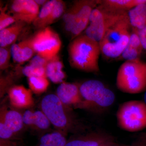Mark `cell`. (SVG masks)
<instances>
[{
  "label": "cell",
  "mask_w": 146,
  "mask_h": 146,
  "mask_svg": "<svg viewBox=\"0 0 146 146\" xmlns=\"http://www.w3.org/2000/svg\"><path fill=\"white\" fill-rule=\"evenodd\" d=\"M70 63L73 68L87 72L100 71V54L99 43L85 35H80L71 42L68 47Z\"/></svg>",
  "instance_id": "cell-1"
},
{
  "label": "cell",
  "mask_w": 146,
  "mask_h": 146,
  "mask_svg": "<svg viewBox=\"0 0 146 146\" xmlns=\"http://www.w3.org/2000/svg\"><path fill=\"white\" fill-rule=\"evenodd\" d=\"M116 85L123 93L136 94L146 89V63L140 59L126 61L120 66Z\"/></svg>",
  "instance_id": "cell-2"
},
{
  "label": "cell",
  "mask_w": 146,
  "mask_h": 146,
  "mask_svg": "<svg viewBox=\"0 0 146 146\" xmlns=\"http://www.w3.org/2000/svg\"><path fill=\"white\" fill-rule=\"evenodd\" d=\"M132 29L127 12L108 30L99 42L102 53L109 58L121 55L129 42Z\"/></svg>",
  "instance_id": "cell-3"
},
{
  "label": "cell",
  "mask_w": 146,
  "mask_h": 146,
  "mask_svg": "<svg viewBox=\"0 0 146 146\" xmlns=\"http://www.w3.org/2000/svg\"><path fill=\"white\" fill-rule=\"evenodd\" d=\"M100 1H77L63 16L65 31L70 33L72 39L80 35L89 25L92 11L98 5Z\"/></svg>",
  "instance_id": "cell-4"
},
{
  "label": "cell",
  "mask_w": 146,
  "mask_h": 146,
  "mask_svg": "<svg viewBox=\"0 0 146 146\" xmlns=\"http://www.w3.org/2000/svg\"><path fill=\"white\" fill-rule=\"evenodd\" d=\"M127 12L110 9L99 3L91 12L85 35L99 43L108 30Z\"/></svg>",
  "instance_id": "cell-5"
},
{
  "label": "cell",
  "mask_w": 146,
  "mask_h": 146,
  "mask_svg": "<svg viewBox=\"0 0 146 146\" xmlns=\"http://www.w3.org/2000/svg\"><path fill=\"white\" fill-rule=\"evenodd\" d=\"M117 122L121 129L130 132L146 128V105L143 101L132 100L120 105L116 113Z\"/></svg>",
  "instance_id": "cell-6"
},
{
  "label": "cell",
  "mask_w": 146,
  "mask_h": 146,
  "mask_svg": "<svg viewBox=\"0 0 146 146\" xmlns=\"http://www.w3.org/2000/svg\"><path fill=\"white\" fill-rule=\"evenodd\" d=\"M68 107L56 94H48L43 98L41 102V110L50 123L60 131L70 130L74 123Z\"/></svg>",
  "instance_id": "cell-7"
},
{
  "label": "cell",
  "mask_w": 146,
  "mask_h": 146,
  "mask_svg": "<svg viewBox=\"0 0 146 146\" xmlns=\"http://www.w3.org/2000/svg\"><path fill=\"white\" fill-rule=\"evenodd\" d=\"M36 54L50 59L57 55L61 46L59 35L49 27L42 29L32 37Z\"/></svg>",
  "instance_id": "cell-8"
},
{
  "label": "cell",
  "mask_w": 146,
  "mask_h": 146,
  "mask_svg": "<svg viewBox=\"0 0 146 146\" xmlns=\"http://www.w3.org/2000/svg\"><path fill=\"white\" fill-rule=\"evenodd\" d=\"M11 9L16 21L26 24L33 23L40 11L39 6L34 0H15Z\"/></svg>",
  "instance_id": "cell-9"
},
{
  "label": "cell",
  "mask_w": 146,
  "mask_h": 146,
  "mask_svg": "<svg viewBox=\"0 0 146 146\" xmlns=\"http://www.w3.org/2000/svg\"><path fill=\"white\" fill-rule=\"evenodd\" d=\"M106 87L102 82L97 80H87L80 85V90L83 100L80 108L90 110Z\"/></svg>",
  "instance_id": "cell-10"
},
{
  "label": "cell",
  "mask_w": 146,
  "mask_h": 146,
  "mask_svg": "<svg viewBox=\"0 0 146 146\" xmlns=\"http://www.w3.org/2000/svg\"><path fill=\"white\" fill-rule=\"evenodd\" d=\"M56 95L63 104L68 107L74 106L80 108L83 102L80 86L76 84L65 82L60 84Z\"/></svg>",
  "instance_id": "cell-11"
},
{
  "label": "cell",
  "mask_w": 146,
  "mask_h": 146,
  "mask_svg": "<svg viewBox=\"0 0 146 146\" xmlns=\"http://www.w3.org/2000/svg\"><path fill=\"white\" fill-rule=\"evenodd\" d=\"M32 92L23 85L11 86L8 90L10 104L17 109H27L34 105Z\"/></svg>",
  "instance_id": "cell-12"
},
{
  "label": "cell",
  "mask_w": 146,
  "mask_h": 146,
  "mask_svg": "<svg viewBox=\"0 0 146 146\" xmlns=\"http://www.w3.org/2000/svg\"><path fill=\"white\" fill-rule=\"evenodd\" d=\"M11 51L13 60L18 63H24L30 60L36 53L32 37L13 44L11 46Z\"/></svg>",
  "instance_id": "cell-13"
},
{
  "label": "cell",
  "mask_w": 146,
  "mask_h": 146,
  "mask_svg": "<svg viewBox=\"0 0 146 146\" xmlns=\"http://www.w3.org/2000/svg\"><path fill=\"white\" fill-rule=\"evenodd\" d=\"M0 122H3L14 134L22 130L24 125L23 115L15 110L1 108Z\"/></svg>",
  "instance_id": "cell-14"
},
{
  "label": "cell",
  "mask_w": 146,
  "mask_h": 146,
  "mask_svg": "<svg viewBox=\"0 0 146 146\" xmlns=\"http://www.w3.org/2000/svg\"><path fill=\"white\" fill-rule=\"evenodd\" d=\"M24 125L40 130H45L50 127V123L42 110H27L24 112Z\"/></svg>",
  "instance_id": "cell-15"
},
{
  "label": "cell",
  "mask_w": 146,
  "mask_h": 146,
  "mask_svg": "<svg viewBox=\"0 0 146 146\" xmlns=\"http://www.w3.org/2000/svg\"><path fill=\"white\" fill-rule=\"evenodd\" d=\"M143 50L138 30L132 27L129 42L121 56L126 61L136 60L139 59Z\"/></svg>",
  "instance_id": "cell-16"
},
{
  "label": "cell",
  "mask_w": 146,
  "mask_h": 146,
  "mask_svg": "<svg viewBox=\"0 0 146 146\" xmlns=\"http://www.w3.org/2000/svg\"><path fill=\"white\" fill-rule=\"evenodd\" d=\"M25 23L18 21L10 26L0 31V47L11 46L23 31Z\"/></svg>",
  "instance_id": "cell-17"
},
{
  "label": "cell",
  "mask_w": 146,
  "mask_h": 146,
  "mask_svg": "<svg viewBox=\"0 0 146 146\" xmlns=\"http://www.w3.org/2000/svg\"><path fill=\"white\" fill-rule=\"evenodd\" d=\"M112 139L103 133H93L71 140L65 146H101Z\"/></svg>",
  "instance_id": "cell-18"
},
{
  "label": "cell",
  "mask_w": 146,
  "mask_h": 146,
  "mask_svg": "<svg viewBox=\"0 0 146 146\" xmlns=\"http://www.w3.org/2000/svg\"><path fill=\"white\" fill-rule=\"evenodd\" d=\"M63 69V63L57 55L50 59L46 66V75L47 78L54 83H63L66 78V74Z\"/></svg>",
  "instance_id": "cell-19"
},
{
  "label": "cell",
  "mask_w": 146,
  "mask_h": 146,
  "mask_svg": "<svg viewBox=\"0 0 146 146\" xmlns=\"http://www.w3.org/2000/svg\"><path fill=\"white\" fill-rule=\"evenodd\" d=\"M131 27L138 30L146 26V3L137 6L127 11Z\"/></svg>",
  "instance_id": "cell-20"
},
{
  "label": "cell",
  "mask_w": 146,
  "mask_h": 146,
  "mask_svg": "<svg viewBox=\"0 0 146 146\" xmlns=\"http://www.w3.org/2000/svg\"><path fill=\"white\" fill-rule=\"evenodd\" d=\"M100 4L113 10L128 11L137 6L146 3V0H104Z\"/></svg>",
  "instance_id": "cell-21"
},
{
  "label": "cell",
  "mask_w": 146,
  "mask_h": 146,
  "mask_svg": "<svg viewBox=\"0 0 146 146\" xmlns=\"http://www.w3.org/2000/svg\"><path fill=\"white\" fill-rule=\"evenodd\" d=\"M115 98L114 92L106 87L99 98L93 105L90 110L100 112L107 109L114 103Z\"/></svg>",
  "instance_id": "cell-22"
},
{
  "label": "cell",
  "mask_w": 146,
  "mask_h": 146,
  "mask_svg": "<svg viewBox=\"0 0 146 146\" xmlns=\"http://www.w3.org/2000/svg\"><path fill=\"white\" fill-rule=\"evenodd\" d=\"M67 143L63 133L56 131L42 136L40 139L39 146H65Z\"/></svg>",
  "instance_id": "cell-23"
},
{
  "label": "cell",
  "mask_w": 146,
  "mask_h": 146,
  "mask_svg": "<svg viewBox=\"0 0 146 146\" xmlns=\"http://www.w3.org/2000/svg\"><path fill=\"white\" fill-rule=\"evenodd\" d=\"M56 1V0L48 1L44 5L42 6L38 16L33 23L35 27L42 29L46 27L47 22L50 18Z\"/></svg>",
  "instance_id": "cell-24"
},
{
  "label": "cell",
  "mask_w": 146,
  "mask_h": 146,
  "mask_svg": "<svg viewBox=\"0 0 146 146\" xmlns=\"http://www.w3.org/2000/svg\"><path fill=\"white\" fill-rule=\"evenodd\" d=\"M30 89L36 94H41L46 91L49 86V82L47 77H32L28 78Z\"/></svg>",
  "instance_id": "cell-25"
},
{
  "label": "cell",
  "mask_w": 146,
  "mask_h": 146,
  "mask_svg": "<svg viewBox=\"0 0 146 146\" xmlns=\"http://www.w3.org/2000/svg\"><path fill=\"white\" fill-rule=\"evenodd\" d=\"M65 4L63 1L56 0L50 18L47 22L46 27H48L49 25L53 23L62 15L63 16L65 11Z\"/></svg>",
  "instance_id": "cell-26"
},
{
  "label": "cell",
  "mask_w": 146,
  "mask_h": 146,
  "mask_svg": "<svg viewBox=\"0 0 146 146\" xmlns=\"http://www.w3.org/2000/svg\"><path fill=\"white\" fill-rule=\"evenodd\" d=\"M22 72L28 78L32 77H47L46 68L37 67L30 64L26 65L23 68Z\"/></svg>",
  "instance_id": "cell-27"
},
{
  "label": "cell",
  "mask_w": 146,
  "mask_h": 146,
  "mask_svg": "<svg viewBox=\"0 0 146 146\" xmlns=\"http://www.w3.org/2000/svg\"><path fill=\"white\" fill-rule=\"evenodd\" d=\"M11 46L0 47V70H4L9 66L11 56Z\"/></svg>",
  "instance_id": "cell-28"
},
{
  "label": "cell",
  "mask_w": 146,
  "mask_h": 146,
  "mask_svg": "<svg viewBox=\"0 0 146 146\" xmlns=\"http://www.w3.org/2000/svg\"><path fill=\"white\" fill-rule=\"evenodd\" d=\"M17 22L13 16L6 12L5 8H1L0 10V31L6 28Z\"/></svg>",
  "instance_id": "cell-29"
},
{
  "label": "cell",
  "mask_w": 146,
  "mask_h": 146,
  "mask_svg": "<svg viewBox=\"0 0 146 146\" xmlns=\"http://www.w3.org/2000/svg\"><path fill=\"white\" fill-rule=\"evenodd\" d=\"M49 60L39 55L36 54L32 58L29 64L37 67L46 68Z\"/></svg>",
  "instance_id": "cell-30"
},
{
  "label": "cell",
  "mask_w": 146,
  "mask_h": 146,
  "mask_svg": "<svg viewBox=\"0 0 146 146\" xmlns=\"http://www.w3.org/2000/svg\"><path fill=\"white\" fill-rule=\"evenodd\" d=\"M138 34L144 50L146 51V26L138 30Z\"/></svg>",
  "instance_id": "cell-31"
},
{
  "label": "cell",
  "mask_w": 146,
  "mask_h": 146,
  "mask_svg": "<svg viewBox=\"0 0 146 146\" xmlns=\"http://www.w3.org/2000/svg\"><path fill=\"white\" fill-rule=\"evenodd\" d=\"M0 146H15V145L10 142L9 140L0 139Z\"/></svg>",
  "instance_id": "cell-32"
},
{
  "label": "cell",
  "mask_w": 146,
  "mask_h": 146,
  "mask_svg": "<svg viewBox=\"0 0 146 146\" xmlns=\"http://www.w3.org/2000/svg\"><path fill=\"white\" fill-rule=\"evenodd\" d=\"M117 144H116L113 141V139H112L103 144L101 146H117Z\"/></svg>",
  "instance_id": "cell-33"
},
{
  "label": "cell",
  "mask_w": 146,
  "mask_h": 146,
  "mask_svg": "<svg viewBox=\"0 0 146 146\" xmlns=\"http://www.w3.org/2000/svg\"><path fill=\"white\" fill-rule=\"evenodd\" d=\"M34 1L39 6H43L48 1H46V0H34Z\"/></svg>",
  "instance_id": "cell-34"
},
{
  "label": "cell",
  "mask_w": 146,
  "mask_h": 146,
  "mask_svg": "<svg viewBox=\"0 0 146 146\" xmlns=\"http://www.w3.org/2000/svg\"><path fill=\"white\" fill-rule=\"evenodd\" d=\"M129 146H146V145H145V144L143 143L142 142L138 141V142H136V143L132 144L131 145Z\"/></svg>",
  "instance_id": "cell-35"
},
{
  "label": "cell",
  "mask_w": 146,
  "mask_h": 146,
  "mask_svg": "<svg viewBox=\"0 0 146 146\" xmlns=\"http://www.w3.org/2000/svg\"><path fill=\"white\" fill-rule=\"evenodd\" d=\"M144 102L146 105V91H145V94H144Z\"/></svg>",
  "instance_id": "cell-36"
},
{
  "label": "cell",
  "mask_w": 146,
  "mask_h": 146,
  "mask_svg": "<svg viewBox=\"0 0 146 146\" xmlns=\"http://www.w3.org/2000/svg\"><path fill=\"white\" fill-rule=\"evenodd\" d=\"M117 146H119V145H117Z\"/></svg>",
  "instance_id": "cell-37"
}]
</instances>
